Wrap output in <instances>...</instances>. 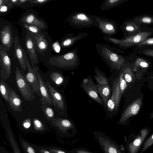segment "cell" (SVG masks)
I'll return each instance as SVG.
<instances>
[{
    "label": "cell",
    "mask_w": 153,
    "mask_h": 153,
    "mask_svg": "<svg viewBox=\"0 0 153 153\" xmlns=\"http://www.w3.org/2000/svg\"><path fill=\"white\" fill-rule=\"evenodd\" d=\"M153 34V29L144 28L134 35L123 38L120 39L106 36L103 37V39L120 48L126 49L135 45L136 46Z\"/></svg>",
    "instance_id": "cell-1"
},
{
    "label": "cell",
    "mask_w": 153,
    "mask_h": 153,
    "mask_svg": "<svg viewBox=\"0 0 153 153\" xmlns=\"http://www.w3.org/2000/svg\"><path fill=\"white\" fill-rule=\"evenodd\" d=\"M96 47L99 55L113 68L120 69L126 62L124 57L119 54L118 50L115 48L101 44H97Z\"/></svg>",
    "instance_id": "cell-2"
},
{
    "label": "cell",
    "mask_w": 153,
    "mask_h": 153,
    "mask_svg": "<svg viewBox=\"0 0 153 153\" xmlns=\"http://www.w3.org/2000/svg\"><path fill=\"white\" fill-rule=\"evenodd\" d=\"M77 51V49L73 50L66 53L51 57L48 62L51 65L60 68L73 67L78 64L80 60Z\"/></svg>",
    "instance_id": "cell-3"
},
{
    "label": "cell",
    "mask_w": 153,
    "mask_h": 153,
    "mask_svg": "<svg viewBox=\"0 0 153 153\" xmlns=\"http://www.w3.org/2000/svg\"><path fill=\"white\" fill-rule=\"evenodd\" d=\"M148 127L141 129L137 134H131L126 140L125 147L128 153H138L141 146L150 133Z\"/></svg>",
    "instance_id": "cell-4"
},
{
    "label": "cell",
    "mask_w": 153,
    "mask_h": 153,
    "mask_svg": "<svg viewBox=\"0 0 153 153\" xmlns=\"http://www.w3.org/2000/svg\"><path fill=\"white\" fill-rule=\"evenodd\" d=\"M94 134L104 153H126L124 148L102 132L95 131Z\"/></svg>",
    "instance_id": "cell-5"
},
{
    "label": "cell",
    "mask_w": 153,
    "mask_h": 153,
    "mask_svg": "<svg viewBox=\"0 0 153 153\" xmlns=\"http://www.w3.org/2000/svg\"><path fill=\"white\" fill-rule=\"evenodd\" d=\"M15 79L16 86L23 99L26 101L31 102L35 98L34 92L27 81L22 70L16 67Z\"/></svg>",
    "instance_id": "cell-6"
},
{
    "label": "cell",
    "mask_w": 153,
    "mask_h": 153,
    "mask_svg": "<svg viewBox=\"0 0 153 153\" xmlns=\"http://www.w3.org/2000/svg\"><path fill=\"white\" fill-rule=\"evenodd\" d=\"M68 21L71 25L76 27L97 26L95 16H91L82 12H76L72 14L68 18Z\"/></svg>",
    "instance_id": "cell-7"
},
{
    "label": "cell",
    "mask_w": 153,
    "mask_h": 153,
    "mask_svg": "<svg viewBox=\"0 0 153 153\" xmlns=\"http://www.w3.org/2000/svg\"><path fill=\"white\" fill-rule=\"evenodd\" d=\"M51 122L57 133L61 136H70L71 134L69 131H73L74 125L68 119L55 117Z\"/></svg>",
    "instance_id": "cell-8"
},
{
    "label": "cell",
    "mask_w": 153,
    "mask_h": 153,
    "mask_svg": "<svg viewBox=\"0 0 153 153\" xmlns=\"http://www.w3.org/2000/svg\"><path fill=\"white\" fill-rule=\"evenodd\" d=\"M0 75L5 80L10 77L11 72V62L6 50L0 45Z\"/></svg>",
    "instance_id": "cell-9"
},
{
    "label": "cell",
    "mask_w": 153,
    "mask_h": 153,
    "mask_svg": "<svg viewBox=\"0 0 153 153\" xmlns=\"http://www.w3.org/2000/svg\"><path fill=\"white\" fill-rule=\"evenodd\" d=\"M97 26L101 32L106 36L115 34L117 30V24L114 21L108 19L95 16Z\"/></svg>",
    "instance_id": "cell-10"
},
{
    "label": "cell",
    "mask_w": 153,
    "mask_h": 153,
    "mask_svg": "<svg viewBox=\"0 0 153 153\" xmlns=\"http://www.w3.org/2000/svg\"><path fill=\"white\" fill-rule=\"evenodd\" d=\"M25 53L26 65L28 69L27 73L25 75L26 79L30 84L34 93H36L41 98L42 96L40 91L39 83L35 71L34 69L32 68L30 66L25 50Z\"/></svg>",
    "instance_id": "cell-11"
},
{
    "label": "cell",
    "mask_w": 153,
    "mask_h": 153,
    "mask_svg": "<svg viewBox=\"0 0 153 153\" xmlns=\"http://www.w3.org/2000/svg\"><path fill=\"white\" fill-rule=\"evenodd\" d=\"M82 85L84 90L90 97L99 103L103 105V103L98 95L96 85L94 84L92 80L88 78L84 79Z\"/></svg>",
    "instance_id": "cell-12"
},
{
    "label": "cell",
    "mask_w": 153,
    "mask_h": 153,
    "mask_svg": "<svg viewBox=\"0 0 153 153\" xmlns=\"http://www.w3.org/2000/svg\"><path fill=\"white\" fill-rule=\"evenodd\" d=\"M25 45L26 49L33 67L35 64H38L36 49L35 40L30 33L27 31Z\"/></svg>",
    "instance_id": "cell-13"
},
{
    "label": "cell",
    "mask_w": 153,
    "mask_h": 153,
    "mask_svg": "<svg viewBox=\"0 0 153 153\" xmlns=\"http://www.w3.org/2000/svg\"><path fill=\"white\" fill-rule=\"evenodd\" d=\"M142 101V98L140 97L133 101L123 113L119 120V123H123L130 117L137 114L140 108Z\"/></svg>",
    "instance_id": "cell-14"
},
{
    "label": "cell",
    "mask_w": 153,
    "mask_h": 153,
    "mask_svg": "<svg viewBox=\"0 0 153 153\" xmlns=\"http://www.w3.org/2000/svg\"><path fill=\"white\" fill-rule=\"evenodd\" d=\"M33 68L35 69L39 83L40 91L42 96L40 99L41 102H45L50 105H53V100L49 93V92H50L49 89L38 72V68L33 67Z\"/></svg>",
    "instance_id": "cell-15"
},
{
    "label": "cell",
    "mask_w": 153,
    "mask_h": 153,
    "mask_svg": "<svg viewBox=\"0 0 153 153\" xmlns=\"http://www.w3.org/2000/svg\"><path fill=\"white\" fill-rule=\"evenodd\" d=\"M143 27L134 23L131 19L125 21L120 27L124 33L123 38L132 35L144 29Z\"/></svg>",
    "instance_id": "cell-16"
},
{
    "label": "cell",
    "mask_w": 153,
    "mask_h": 153,
    "mask_svg": "<svg viewBox=\"0 0 153 153\" xmlns=\"http://www.w3.org/2000/svg\"><path fill=\"white\" fill-rule=\"evenodd\" d=\"M0 37L2 46L7 51H9L14 42L12 33L9 26H5L1 30Z\"/></svg>",
    "instance_id": "cell-17"
},
{
    "label": "cell",
    "mask_w": 153,
    "mask_h": 153,
    "mask_svg": "<svg viewBox=\"0 0 153 153\" xmlns=\"http://www.w3.org/2000/svg\"><path fill=\"white\" fill-rule=\"evenodd\" d=\"M13 44L14 56L18 60L22 69L25 71L27 66L25 57V50L21 47L17 37H15Z\"/></svg>",
    "instance_id": "cell-18"
},
{
    "label": "cell",
    "mask_w": 153,
    "mask_h": 153,
    "mask_svg": "<svg viewBox=\"0 0 153 153\" xmlns=\"http://www.w3.org/2000/svg\"><path fill=\"white\" fill-rule=\"evenodd\" d=\"M46 85L52 98L53 105L58 109L64 111L65 105L63 99L61 94L53 88L50 82L46 81Z\"/></svg>",
    "instance_id": "cell-19"
},
{
    "label": "cell",
    "mask_w": 153,
    "mask_h": 153,
    "mask_svg": "<svg viewBox=\"0 0 153 153\" xmlns=\"http://www.w3.org/2000/svg\"><path fill=\"white\" fill-rule=\"evenodd\" d=\"M4 127L5 130L6 137L11 148L13 153H22L12 130L10 125L6 124L4 125Z\"/></svg>",
    "instance_id": "cell-20"
},
{
    "label": "cell",
    "mask_w": 153,
    "mask_h": 153,
    "mask_svg": "<svg viewBox=\"0 0 153 153\" xmlns=\"http://www.w3.org/2000/svg\"><path fill=\"white\" fill-rule=\"evenodd\" d=\"M22 100L16 92L10 88L8 103L11 108L14 111L21 112L22 110Z\"/></svg>",
    "instance_id": "cell-21"
},
{
    "label": "cell",
    "mask_w": 153,
    "mask_h": 153,
    "mask_svg": "<svg viewBox=\"0 0 153 153\" xmlns=\"http://www.w3.org/2000/svg\"><path fill=\"white\" fill-rule=\"evenodd\" d=\"M21 22L24 24L36 26L41 29H45L46 27L44 22L38 18L33 13L25 15L22 19Z\"/></svg>",
    "instance_id": "cell-22"
},
{
    "label": "cell",
    "mask_w": 153,
    "mask_h": 153,
    "mask_svg": "<svg viewBox=\"0 0 153 153\" xmlns=\"http://www.w3.org/2000/svg\"><path fill=\"white\" fill-rule=\"evenodd\" d=\"M31 35L35 41L36 49L39 53H42L47 50L48 47V44L45 38V35L40 33Z\"/></svg>",
    "instance_id": "cell-23"
},
{
    "label": "cell",
    "mask_w": 153,
    "mask_h": 153,
    "mask_svg": "<svg viewBox=\"0 0 153 153\" xmlns=\"http://www.w3.org/2000/svg\"><path fill=\"white\" fill-rule=\"evenodd\" d=\"M88 36L87 33H79L76 36H69L61 41L60 45L63 48H68L72 46L76 41Z\"/></svg>",
    "instance_id": "cell-24"
},
{
    "label": "cell",
    "mask_w": 153,
    "mask_h": 153,
    "mask_svg": "<svg viewBox=\"0 0 153 153\" xmlns=\"http://www.w3.org/2000/svg\"><path fill=\"white\" fill-rule=\"evenodd\" d=\"M96 86L98 93L100 95L105 106L107 107L111 93L110 87L109 85H100L98 84Z\"/></svg>",
    "instance_id": "cell-25"
},
{
    "label": "cell",
    "mask_w": 153,
    "mask_h": 153,
    "mask_svg": "<svg viewBox=\"0 0 153 153\" xmlns=\"http://www.w3.org/2000/svg\"><path fill=\"white\" fill-rule=\"evenodd\" d=\"M20 144L24 153H39L36 145L30 143L20 137L19 139Z\"/></svg>",
    "instance_id": "cell-26"
},
{
    "label": "cell",
    "mask_w": 153,
    "mask_h": 153,
    "mask_svg": "<svg viewBox=\"0 0 153 153\" xmlns=\"http://www.w3.org/2000/svg\"><path fill=\"white\" fill-rule=\"evenodd\" d=\"M32 120L33 132L35 133H41L48 130V128L40 120L34 118Z\"/></svg>",
    "instance_id": "cell-27"
},
{
    "label": "cell",
    "mask_w": 153,
    "mask_h": 153,
    "mask_svg": "<svg viewBox=\"0 0 153 153\" xmlns=\"http://www.w3.org/2000/svg\"><path fill=\"white\" fill-rule=\"evenodd\" d=\"M131 20L135 23L143 26V25L153 24V16L143 15L137 16Z\"/></svg>",
    "instance_id": "cell-28"
},
{
    "label": "cell",
    "mask_w": 153,
    "mask_h": 153,
    "mask_svg": "<svg viewBox=\"0 0 153 153\" xmlns=\"http://www.w3.org/2000/svg\"><path fill=\"white\" fill-rule=\"evenodd\" d=\"M126 0H106L100 7L102 10H107L117 7L123 3Z\"/></svg>",
    "instance_id": "cell-29"
},
{
    "label": "cell",
    "mask_w": 153,
    "mask_h": 153,
    "mask_svg": "<svg viewBox=\"0 0 153 153\" xmlns=\"http://www.w3.org/2000/svg\"><path fill=\"white\" fill-rule=\"evenodd\" d=\"M0 91L3 98L8 103L10 93V88L9 87L5 80L2 79L0 80Z\"/></svg>",
    "instance_id": "cell-30"
},
{
    "label": "cell",
    "mask_w": 153,
    "mask_h": 153,
    "mask_svg": "<svg viewBox=\"0 0 153 153\" xmlns=\"http://www.w3.org/2000/svg\"><path fill=\"white\" fill-rule=\"evenodd\" d=\"M41 103L42 104L41 108L47 120L51 121L55 118L53 109L48 106V104L45 102H41Z\"/></svg>",
    "instance_id": "cell-31"
},
{
    "label": "cell",
    "mask_w": 153,
    "mask_h": 153,
    "mask_svg": "<svg viewBox=\"0 0 153 153\" xmlns=\"http://www.w3.org/2000/svg\"><path fill=\"white\" fill-rule=\"evenodd\" d=\"M113 84L115 88L116 99L114 109L115 111H116L118 109L121 96L120 89L119 78H117L113 82Z\"/></svg>",
    "instance_id": "cell-32"
},
{
    "label": "cell",
    "mask_w": 153,
    "mask_h": 153,
    "mask_svg": "<svg viewBox=\"0 0 153 153\" xmlns=\"http://www.w3.org/2000/svg\"><path fill=\"white\" fill-rule=\"evenodd\" d=\"M135 49L139 48L153 49V37L149 38L138 44L135 46Z\"/></svg>",
    "instance_id": "cell-33"
},
{
    "label": "cell",
    "mask_w": 153,
    "mask_h": 153,
    "mask_svg": "<svg viewBox=\"0 0 153 153\" xmlns=\"http://www.w3.org/2000/svg\"><path fill=\"white\" fill-rule=\"evenodd\" d=\"M49 77L52 81L57 85H60L63 82V76L59 73L54 72L51 73Z\"/></svg>",
    "instance_id": "cell-34"
},
{
    "label": "cell",
    "mask_w": 153,
    "mask_h": 153,
    "mask_svg": "<svg viewBox=\"0 0 153 153\" xmlns=\"http://www.w3.org/2000/svg\"><path fill=\"white\" fill-rule=\"evenodd\" d=\"M113 92L111 97L109 99L108 102L107 107L108 110L112 112L114 109L115 104V88L114 85H112Z\"/></svg>",
    "instance_id": "cell-35"
},
{
    "label": "cell",
    "mask_w": 153,
    "mask_h": 153,
    "mask_svg": "<svg viewBox=\"0 0 153 153\" xmlns=\"http://www.w3.org/2000/svg\"><path fill=\"white\" fill-rule=\"evenodd\" d=\"M149 66V64L146 60L141 58H138L134 62V70L136 71L139 67L146 68Z\"/></svg>",
    "instance_id": "cell-36"
},
{
    "label": "cell",
    "mask_w": 153,
    "mask_h": 153,
    "mask_svg": "<svg viewBox=\"0 0 153 153\" xmlns=\"http://www.w3.org/2000/svg\"><path fill=\"white\" fill-rule=\"evenodd\" d=\"M124 78L128 82H131L134 79V74L132 70L128 67H126L123 70Z\"/></svg>",
    "instance_id": "cell-37"
},
{
    "label": "cell",
    "mask_w": 153,
    "mask_h": 153,
    "mask_svg": "<svg viewBox=\"0 0 153 153\" xmlns=\"http://www.w3.org/2000/svg\"><path fill=\"white\" fill-rule=\"evenodd\" d=\"M32 120L30 118H27L23 120L22 123V130L26 132L32 131Z\"/></svg>",
    "instance_id": "cell-38"
},
{
    "label": "cell",
    "mask_w": 153,
    "mask_h": 153,
    "mask_svg": "<svg viewBox=\"0 0 153 153\" xmlns=\"http://www.w3.org/2000/svg\"><path fill=\"white\" fill-rule=\"evenodd\" d=\"M97 75H94V76L99 84L100 85H109L107 79L101 74L97 70Z\"/></svg>",
    "instance_id": "cell-39"
},
{
    "label": "cell",
    "mask_w": 153,
    "mask_h": 153,
    "mask_svg": "<svg viewBox=\"0 0 153 153\" xmlns=\"http://www.w3.org/2000/svg\"><path fill=\"white\" fill-rule=\"evenodd\" d=\"M153 144V133L146 139L143 143L140 153H143L146 151Z\"/></svg>",
    "instance_id": "cell-40"
},
{
    "label": "cell",
    "mask_w": 153,
    "mask_h": 153,
    "mask_svg": "<svg viewBox=\"0 0 153 153\" xmlns=\"http://www.w3.org/2000/svg\"><path fill=\"white\" fill-rule=\"evenodd\" d=\"M23 26L27 30V31L31 34H37L41 33V29L36 26L25 24H23Z\"/></svg>",
    "instance_id": "cell-41"
},
{
    "label": "cell",
    "mask_w": 153,
    "mask_h": 153,
    "mask_svg": "<svg viewBox=\"0 0 153 153\" xmlns=\"http://www.w3.org/2000/svg\"><path fill=\"white\" fill-rule=\"evenodd\" d=\"M47 148L52 153H73L71 151H68L57 146H47Z\"/></svg>",
    "instance_id": "cell-42"
},
{
    "label": "cell",
    "mask_w": 153,
    "mask_h": 153,
    "mask_svg": "<svg viewBox=\"0 0 153 153\" xmlns=\"http://www.w3.org/2000/svg\"><path fill=\"white\" fill-rule=\"evenodd\" d=\"M119 79L120 93L121 95H122L124 92L127 86L126 82L124 78L123 72H121L119 78Z\"/></svg>",
    "instance_id": "cell-43"
},
{
    "label": "cell",
    "mask_w": 153,
    "mask_h": 153,
    "mask_svg": "<svg viewBox=\"0 0 153 153\" xmlns=\"http://www.w3.org/2000/svg\"><path fill=\"white\" fill-rule=\"evenodd\" d=\"M136 50L138 54L153 57V49L139 48Z\"/></svg>",
    "instance_id": "cell-44"
},
{
    "label": "cell",
    "mask_w": 153,
    "mask_h": 153,
    "mask_svg": "<svg viewBox=\"0 0 153 153\" xmlns=\"http://www.w3.org/2000/svg\"><path fill=\"white\" fill-rule=\"evenodd\" d=\"M71 151L73 153H97L83 147L75 148L72 149Z\"/></svg>",
    "instance_id": "cell-45"
},
{
    "label": "cell",
    "mask_w": 153,
    "mask_h": 153,
    "mask_svg": "<svg viewBox=\"0 0 153 153\" xmlns=\"http://www.w3.org/2000/svg\"><path fill=\"white\" fill-rule=\"evenodd\" d=\"M36 148L39 153H52L44 146H39L36 145Z\"/></svg>",
    "instance_id": "cell-46"
},
{
    "label": "cell",
    "mask_w": 153,
    "mask_h": 153,
    "mask_svg": "<svg viewBox=\"0 0 153 153\" xmlns=\"http://www.w3.org/2000/svg\"><path fill=\"white\" fill-rule=\"evenodd\" d=\"M51 0H28V2L31 3L35 4H45L48 2L50 1Z\"/></svg>",
    "instance_id": "cell-47"
},
{
    "label": "cell",
    "mask_w": 153,
    "mask_h": 153,
    "mask_svg": "<svg viewBox=\"0 0 153 153\" xmlns=\"http://www.w3.org/2000/svg\"><path fill=\"white\" fill-rule=\"evenodd\" d=\"M8 1L9 0L8 2L6 5H2L0 6L1 13H3L7 12L8 9L10 8L9 5Z\"/></svg>",
    "instance_id": "cell-48"
},
{
    "label": "cell",
    "mask_w": 153,
    "mask_h": 153,
    "mask_svg": "<svg viewBox=\"0 0 153 153\" xmlns=\"http://www.w3.org/2000/svg\"><path fill=\"white\" fill-rule=\"evenodd\" d=\"M60 45L58 41L54 43L53 45V48L54 51L57 53H59L60 50Z\"/></svg>",
    "instance_id": "cell-49"
},
{
    "label": "cell",
    "mask_w": 153,
    "mask_h": 153,
    "mask_svg": "<svg viewBox=\"0 0 153 153\" xmlns=\"http://www.w3.org/2000/svg\"><path fill=\"white\" fill-rule=\"evenodd\" d=\"M28 0H19L18 2L15 5L17 6L19 5L28 2Z\"/></svg>",
    "instance_id": "cell-50"
},
{
    "label": "cell",
    "mask_w": 153,
    "mask_h": 153,
    "mask_svg": "<svg viewBox=\"0 0 153 153\" xmlns=\"http://www.w3.org/2000/svg\"><path fill=\"white\" fill-rule=\"evenodd\" d=\"M0 153H8L7 151L3 147H1L0 148Z\"/></svg>",
    "instance_id": "cell-51"
},
{
    "label": "cell",
    "mask_w": 153,
    "mask_h": 153,
    "mask_svg": "<svg viewBox=\"0 0 153 153\" xmlns=\"http://www.w3.org/2000/svg\"><path fill=\"white\" fill-rule=\"evenodd\" d=\"M153 118V112L152 113V115L151 116V117H150V119H151Z\"/></svg>",
    "instance_id": "cell-52"
},
{
    "label": "cell",
    "mask_w": 153,
    "mask_h": 153,
    "mask_svg": "<svg viewBox=\"0 0 153 153\" xmlns=\"http://www.w3.org/2000/svg\"></svg>",
    "instance_id": "cell-53"
}]
</instances>
